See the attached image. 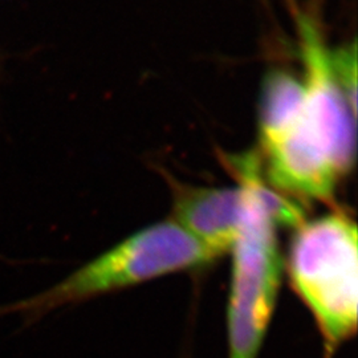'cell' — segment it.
Listing matches in <instances>:
<instances>
[{"label":"cell","instance_id":"obj_2","mask_svg":"<svg viewBox=\"0 0 358 358\" xmlns=\"http://www.w3.org/2000/svg\"><path fill=\"white\" fill-rule=\"evenodd\" d=\"M217 257L170 219L130 235L47 291L0 307V315L22 313L27 320H38L57 308L169 273L199 268Z\"/></svg>","mask_w":358,"mask_h":358},{"label":"cell","instance_id":"obj_5","mask_svg":"<svg viewBox=\"0 0 358 358\" xmlns=\"http://www.w3.org/2000/svg\"><path fill=\"white\" fill-rule=\"evenodd\" d=\"M303 75L304 110L336 166L346 176L356 158L357 112L349 105L320 28L307 13H296Z\"/></svg>","mask_w":358,"mask_h":358},{"label":"cell","instance_id":"obj_1","mask_svg":"<svg viewBox=\"0 0 358 358\" xmlns=\"http://www.w3.org/2000/svg\"><path fill=\"white\" fill-rule=\"evenodd\" d=\"M232 167L248 179L251 194L239 235L230 251L229 357L256 358L282 284L284 259L276 231L279 226H300L304 211L269 186L255 153L239 157Z\"/></svg>","mask_w":358,"mask_h":358},{"label":"cell","instance_id":"obj_4","mask_svg":"<svg viewBox=\"0 0 358 358\" xmlns=\"http://www.w3.org/2000/svg\"><path fill=\"white\" fill-rule=\"evenodd\" d=\"M287 269L296 294L313 315L329 349L357 328L358 247L356 222L334 211L294 229Z\"/></svg>","mask_w":358,"mask_h":358},{"label":"cell","instance_id":"obj_3","mask_svg":"<svg viewBox=\"0 0 358 358\" xmlns=\"http://www.w3.org/2000/svg\"><path fill=\"white\" fill-rule=\"evenodd\" d=\"M256 154L266 182L294 202L332 203L345 177L309 124L300 77L285 71L264 78Z\"/></svg>","mask_w":358,"mask_h":358},{"label":"cell","instance_id":"obj_7","mask_svg":"<svg viewBox=\"0 0 358 358\" xmlns=\"http://www.w3.org/2000/svg\"><path fill=\"white\" fill-rule=\"evenodd\" d=\"M336 76L349 105L357 112V45L353 41L332 51Z\"/></svg>","mask_w":358,"mask_h":358},{"label":"cell","instance_id":"obj_6","mask_svg":"<svg viewBox=\"0 0 358 358\" xmlns=\"http://www.w3.org/2000/svg\"><path fill=\"white\" fill-rule=\"evenodd\" d=\"M234 173L238 178L234 187L173 183V220L219 257L230 252L250 202L248 179L236 170Z\"/></svg>","mask_w":358,"mask_h":358}]
</instances>
